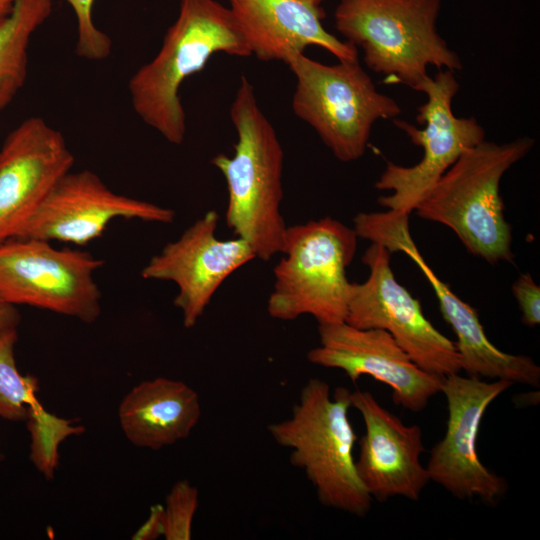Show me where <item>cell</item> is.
<instances>
[{
    "label": "cell",
    "mask_w": 540,
    "mask_h": 540,
    "mask_svg": "<svg viewBox=\"0 0 540 540\" xmlns=\"http://www.w3.org/2000/svg\"><path fill=\"white\" fill-rule=\"evenodd\" d=\"M230 118L237 134L234 154L220 153L211 161L227 185L226 223L251 246L256 258L268 261L282 253L288 227L281 213L284 153L245 76L230 106Z\"/></svg>",
    "instance_id": "1"
},
{
    "label": "cell",
    "mask_w": 540,
    "mask_h": 540,
    "mask_svg": "<svg viewBox=\"0 0 540 540\" xmlns=\"http://www.w3.org/2000/svg\"><path fill=\"white\" fill-rule=\"evenodd\" d=\"M217 53L252 55L229 8L217 0H180L178 16L157 55L131 76L133 110L169 143L181 145L186 135L182 83Z\"/></svg>",
    "instance_id": "2"
},
{
    "label": "cell",
    "mask_w": 540,
    "mask_h": 540,
    "mask_svg": "<svg viewBox=\"0 0 540 540\" xmlns=\"http://www.w3.org/2000/svg\"><path fill=\"white\" fill-rule=\"evenodd\" d=\"M534 145L531 137L501 144L483 140L458 158L414 211L450 228L472 255L490 264L512 263V229L504 216L500 182Z\"/></svg>",
    "instance_id": "3"
},
{
    "label": "cell",
    "mask_w": 540,
    "mask_h": 540,
    "mask_svg": "<svg viewBox=\"0 0 540 540\" xmlns=\"http://www.w3.org/2000/svg\"><path fill=\"white\" fill-rule=\"evenodd\" d=\"M350 407L349 389L338 387L331 395L327 382L311 378L290 416L267 429L278 445L290 450L291 464L305 472L323 506L363 517L372 497L356 470Z\"/></svg>",
    "instance_id": "4"
},
{
    "label": "cell",
    "mask_w": 540,
    "mask_h": 540,
    "mask_svg": "<svg viewBox=\"0 0 540 540\" xmlns=\"http://www.w3.org/2000/svg\"><path fill=\"white\" fill-rule=\"evenodd\" d=\"M441 0H339L336 30L360 47L369 69L417 91L428 66L462 69L458 54L438 33Z\"/></svg>",
    "instance_id": "5"
},
{
    "label": "cell",
    "mask_w": 540,
    "mask_h": 540,
    "mask_svg": "<svg viewBox=\"0 0 540 540\" xmlns=\"http://www.w3.org/2000/svg\"><path fill=\"white\" fill-rule=\"evenodd\" d=\"M358 238L353 228L329 216L288 226L268 314L281 321L311 315L318 325L345 322L351 288L346 269Z\"/></svg>",
    "instance_id": "6"
},
{
    "label": "cell",
    "mask_w": 540,
    "mask_h": 540,
    "mask_svg": "<svg viewBox=\"0 0 540 540\" xmlns=\"http://www.w3.org/2000/svg\"><path fill=\"white\" fill-rule=\"evenodd\" d=\"M285 64L296 77L294 114L342 162L363 156L376 121L395 119L401 113L393 98L377 90L359 60L327 65L294 53Z\"/></svg>",
    "instance_id": "7"
},
{
    "label": "cell",
    "mask_w": 540,
    "mask_h": 540,
    "mask_svg": "<svg viewBox=\"0 0 540 540\" xmlns=\"http://www.w3.org/2000/svg\"><path fill=\"white\" fill-rule=\"evenodd\" d=\"M459 90L455 71L439 70L428 76L417 91L427 101L418 107V128L404 120L394 119L410 141L423 149L421 160L413 166L388 162L375 183L378 190L391 191L380 196L378 203L390 211L410 215L440 177L468 149L485 140V130L475 117H457L452 101Z\"/></svg>",
    "instance_id": "8"
},
{
    "label": "cell",
    "mask_w": 540,
    "mask_h": 540,
    "mask_svg": "<svg viewBox=\"0 0 540 540\" xmlns=\"http://www.w3.org/2000/svg\"><path fill=\"white\" fill-rule=\"evenodd\" d=\"M103 263L88 251L11 238L0 243V298L91 324L102 311L95 274Z\"/></svg>",
    "instance_id": "9"
},
{
    "label": "cell",
    "mask_w": 540,
    "mask_h": 540,
    "mask_svg": "<svg viewBox=\"0 0 540 540\" xmlns=\"http://www.w3.org/2000/svg\"><path fill=\"white\" fill-rule=\"evenodd\" d=\"M387 248L371 243L362 262L369 275L351 283L345 322L360 329H382L422 370L446 377L459 373L461 357L451 341L425 317L419 300L401 285L390 266Z\"/></svg>",
    "instance_id": "10"
},
{
    "label": "cell",
    "mask_w": 540,
    "mask_h": 540,
    "mask_svg": "<svg viewBox=\"0 0 540 540\" xmlns=\"http://www.w3.org/2000/svg\"><path fill=\"white\" fill-rule=\"evenodd\" d=\"M409 215L392 211L371 212L360 224V235L393 252L405 253L421 270L439 303L443 319L457 337L461 368L468 376L540 386V367L525 355L498 349L486 335L478 311L458 297L425 262L409 231Z\"/></svg>",
    "instance_id": "11"
},
{
    "label": "cell",
    "mask_w": 540,
    "mask_h": 540,
    "mask_svg": "<svg viewBox=\"0 0 540 540\" xmlns=\"http://www.w3.org/2000/svg\"><path fill=\"white\" fill-rule=\"evenodd\" d=\"M513 385L506 380L486 382L459 373L445 377L441 392L447 401L444 437L430 451V480L459 499L478 498L496 504L507 490L506 480L488 469L477 453V436L489 405Z\"/></svg>",
    "instance_id": "12"
},
{
    "label": "cell",
    "mask_w": 540,
    "mask_h": 540,
    "mask_svg": "<svg viewBox=\"0 0 540 540\" xmlns=\"http://www.w3.org/2000/svg\"><path fill=\"white\" fill-rule=\"evenodd\" d=\"M176 213L118 194L93 171H69L46 195L18 237L84 246L101 237L116 219L170 224Z\"/></svg>",
    "instance_id": "13"
},
{
    "label": "cell",
    "mask_w": 540,
    "mask_h": 540,
    "mask_svg": "<svg viewBox=\"0 0 540 540\" xmlns=\"http://www.w3.org/2000/svg\"><path fill=\"white\" fill-rule=\"evenodd\" d=\"M219 215L207 211L174 241L153 255L141 270L148 280L171 281L177 286L173 304L185 328H193L224 281L256 258L243 239L216 236Z\"/></svg>",
    "instance_id": "14"
},
{
    "label": "cell",
    "mask_w": 540,
    "mask_h": 540,
    "mask_svg": "<svg viewBox=\"0 0 540 540\" xmlns=\"http://www.w3.org/2000/svg\"><path fill=\"white\" fill-rule=\"evenodd\" d=\"M319 345L307 353L310 363L340 369L356 382L368 375L389 386L393 401L419 412L441 392L445 377L417 366L382 329H360L346 322L318 325Z\"/></svg>",
    "instance_id": "15"
},
{
    "label": "cell",
    "mask_w": 540,
    "mask_h": 540,
    "mask_svg": "<svg viewBox=\"0 0 540 540\" xmlns=\"http://www.w3.org/2000/svg\"><path fill=\"white\" fill-rule=\"evenodd\" d=\"M74 160L62 133L41 117L9 132L0 148V243L20 235Z\"/></svg>",
    "instance_id": "16"
},
{
    "label": "cell",
    "mask_w": 540,
    "mask_h": 540,
    "mask_svg": "<svg viewBox=\"0 0 540 540\" xmlns=\"http://www.w3.org/2000/svg\"><path fill=\"white\" fill-rule=\"evenodd\" d=\"M351 406L365 426L355 465L368 494L380 502L397 496L417 501L430 481L420 462L425 450L421 428L404 424L369 391H351Z\"/></svg>",
    "instance_id": "17"
},
{
    "label": "cell",
    "mask_w": 540,
    "mask_h": 540,
    "mask_svg": "<svg viewBox=\"0 0 540 540\" xmlns=\"http://www.w3.org/2000/svg\"><path fill=\"white\" fill-rule=\"evenodd\" d=\"M229 10L251 54L264 62L282 61L309 46L325 49L338 61H355L358 49L329 33L321 5L305 0H228Z\"/></svg>",
    "instance_id": "18"
},
{
    "label": "cell",
    "mask_w": 540,
    "mask_h": 540,
    "mask_svg": "<svg viewBox=\"0 0 540 540\" xmlns=\"http://www.w3.org/2000/svg\"><path fill=\"white\" fill-rule=\"evenodd\" d=\"M200 417L198 393L185 382L166 377L138 383L118 407L120 427L127 440L150 450L188 438Z\"/></svg>",
    "instance_id": "19"
},
{
    "label": "cell",
    "mask_w": 540,
    "mask_h": 540,
    "mask_svg": "<svg viewBox=\"0 0 540 540\" xmlns=\"http://www.w3.org/2000/svg\"><path fill=\"white\" fill-rule=\"evenodd\" d=\"M53 2L16 0L12 13L0 25V112L12 103L25 83L30 40L50 17Z\"/></svg>",
    "instance_id": "20"
},
{
    "label": "cell",
    "mask_w": 540,
    "mask_h": 540,
    "mask_svg": "<svg viewBox=\"0 0 540 540\" xmlns=\"http://www.w3.org/2000/svg\"><path fill=\"white\" fill-rule=\"evenodd\" d=\"M25 422L30 435L29 460L47 481H52L60 463L61 443L83 434L85 427L46 411L39 402L29 406Z\"/></svg>",
    "instance_id": "21"
},
{
    "label": "cell",
    "mask_w": 540,
    "mask_h": 540,
    "mask_svg": "<svg viewBox=\"0 0 540 540\" xmlns=\"http://www.w3.org/2000/svg\"><path fill=\"white\" fill-rule=\"evenodd\" d=\"M17 329L0 333V418L25 421L29 406L39 402V380L34 375H23L15 361Z\"/></svg>",
    "instance_id": "22"
},
{
    "label": "cell",
    "mask_w": 540,
    "mask_h": 540,
    "mask_svg": "<svg viewBox=\"0 0 540 540\" xmlns=\"http://www.w3.org/2000/svg\"><path fill=\"white\" fill-rule=\"evenodd\" d=\"M199 504L198 489L188 480L174 483L163 505V537L166 540H190L192 524Z\"/></svg>",
    "instance_id": "23"
},
{
    "label": "cell",
    "mask_w": 540,
    "mask_h": 540,
    "mask_svg": "<svg viewBox=\"0 0 540 540\" xmlns=\"http://www.w3.org/2000/svg\"><path fill=\"white\" fill-rule=\"evenodd\" d=\"M76 17V55L89 61H102L112 51L110 37L100 30L93 20L95 0H64Z\"/></svg>",
    "instance_id": "24"
},
{
    "label": "cell",
    "mask_w": 540,
    "mask_h": 540,
    "mask_svg": "<svg viewBox=\"0 0 540 540\" xmlns=\"http://www.w3.org/2000/svg\"><path fill=\"white\" fill-rule=\"evenodd\" d=\"M522 322L529 327L540 323V287L530 273H522L512 285Z\"/></svg>",
    "instance_id": "25"
},
{
    "label": "cell",
    "mask_w": 540,
    "mask_h": 540,
    "mask_svg": "<svg viewBox=\"0 0 540 540\" xmlns=\"http://www.w3.org/2000/svg\"><path fill=\"white\" fill-rule=\"evenodd\" d=\"M163 536V505L154 504L146 521L132 535L133 540H155Z\"/></svg>",
    "instance_id": "26"
},
{
    "label": "cell",
    "mask_w": 540,
    "mask_h": 540,
    "mask_svg": "<svg viewBox=\"0 0 540 540\" xmlns=\"http://www.w3.org/2000/svg\"><path fill=\"white\" fill-rule=\"evenodd\" d=\"M21 322V315L16 306L0 298V333L17 329Z\"/></svg>",
    "instance_id": "27"
},
{
    "label": "cell",
    "mask_w": 540,
    "mask_h": 540,
    "mask_svg": "<svg viewBox=\"0 0 540 540\" xmlns=\"http://www.w3.org/2000/svg\"><path fill=\"white\" fill-rule=\"evenodd\" d=\"M16 0H0V25L10 16Z\"/></svg>",
    "instance_id": "28"
},
{
    "label": "cell",
    "mask_w": 540,
    "mask_h": 540,
    "mask_svg": "<svg viewBox=\"0 0 540 540\" xmlns=\"http://www.w3.org/2000/svg\"><path fill=\"white\" fill-rule=\"evenodd\" d=\"M315 5H321L325 0H305Z\"/></svg>",
    "instance_id": "29"
},
{
    "label": "cell",
    "mask_w": 540,
    "mask_h": 540,
    "mask_svg": "<svg viewBox=\"0 0 540 540\" xmlns=\"http://www.w3.org/2000/svg\"><path fill=\"white\" fill-rule=\"evenodd\" d=\"M4 454L2 452V445H1V441H0V465L2 464V462L4 461Z\"/></svg>",
    "instance_id": "30"
}]
</instances>
